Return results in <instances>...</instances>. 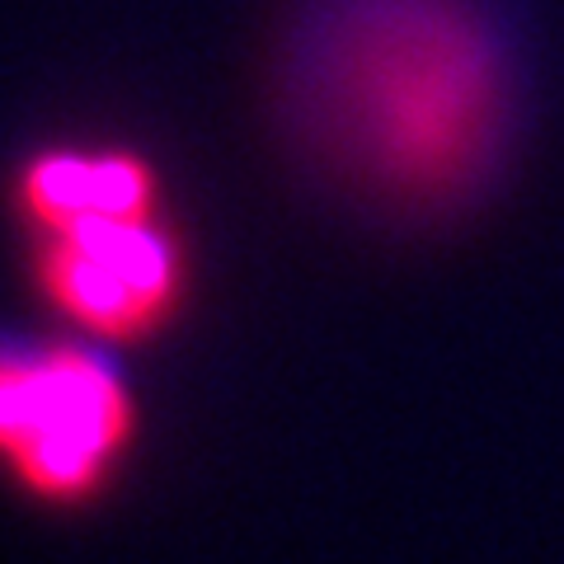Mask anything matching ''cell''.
<instances>
[{"mask_svg": "<svg viewBox=\"0 0 564 564\" xmlns=\"http://www.w3.org/2000/svg\"><path fill=\"white\" fill-rule=\"evenodd\" d=\"M311 113L362 184L452 203L499 155V47L456 0H352L315 47Z\"/></svg>", "mask_w": 564, "mask_h": 564, "instance_id": "1", "label": "cell"}, {"mask_svg": "<svg viewBox=\"0 0 564 564\" xmlns=\"http://www.w3.org/2000/svg\"><path fill=\"white\" fill-rule=\"evenodd\" d=\"M132 443V400L85 348H0V462L47 503H85Z\"/></svg>", "mask_w": 564, "mask_h": 564, "instance_id": "2", "label": "cell"}, {"mask_svg": "<svg viewBox=\"0 0 564 564\" xmlns=\"http://www.w3.org/2000/svg\"><path fill=\"white\" fill-rule=\"evenodd\" d=\"M39 288L95 339H147L184 296V254L161 217L95 221L43 240Z\"/></svg>", "mask_w": 564, "mask_h": 564, "instance_id": "3", "label": "cell"}, {"mask_svg": "<svg viewBox=\"0 0 564 564\" xmlns=\"http://www.w3.org/2000/svg\"><path fill=\"white\" fill-rule=\"evenodd\" d=\"M20 207L43 236L155 217V174L128 151H43L20 174Z\"/></svg>", "mask_w": 564, "mask_h": 564, "instance_id": "4", "label": "cell"}]
</instances>
